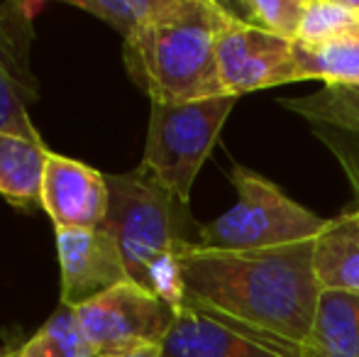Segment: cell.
Returning a JSON list of instances; mask_svg holds the SVG:
<instances>
[{
    "mask_svg": "<svg viewBox=\"0 0 359 357\" xmlns=\"http://www.w3.org/2000/svg\"><path fill=\"white\" fill-rule=\"evenodd\" d=\"M316 240L250 252L179 245L186 309L242 328L298 353L311 333L320 286L313 269Z\"/></svg>",
    "mask_w": 359,
    "mask_h": 357,
    "instance_id": "1",
    "label": "cell"
},
{
    "mask_svg": "<svg viewBox=\"0 0 359 357\" xmlns=\"http://www.w3.org/2000/svg\"><path fill=\"white\" fill-rule=\"evenodd\" d=\"M232 10L213 0H171L151 22L123 39L130 79L151 103H191L222 95L217 39Z\"/></svg>",
    "mask_w": 359,
    "mask_h": 357,
    "instance_id": "2",
    "label": "cell"
},
{
    "mask_svg": "<svg viewBox=\"0 0 359 357\" xmlns=\"http://www.w3.org/2000/svg\"><path fill=\"white\" fill-rule=\"evenodd\" d=\"M108 181V215L100 228L118 243L130 281L159 296L181 314L186 309V281L179 262L181 210L174 198L142 169L125 174H105Z\"/></svg>",
    "mask_w": 359,
    "mask_h": 357,
    "instance_id": "3",
    "label": "cell"
},
{
    "mask_svg": "<svg viewBox=\"0 0 359 357\" xmlns=\"http://www.w3.org/2000/svg\"><path fill=\"white\" fill-rule=\"evenodd\" d=\"M235 203L198 228L196 245L225 252H250L316 240L330 218L313 213L259 172L235 164L230 169Z\"/></svg>",
    "mask_w": 359,
    "mask_h": 357,
    "instance_id": "4",
    "label": "cell"
},
{
    "mask_svg": "<svg viewBox=\"0 0 359 357\" xmlns=\"http://www.w3.org/2000/svg\"><path fill=\"white\" fill-rule=\"evenodd\" d=\"M237 100L235 95H217L191 103H149V128L140 169L179 203L189 206L196 177L215 149Z\"/></svg>",
    "mask_w": 359,
    "mask_h": 357,
    "instance_id": "5",
    "label": "cell"
},
{
    "mask_svg": "<svg viewBox=\"0 0 359 357\" xmlns=\"http://www.w3.org/2000/svg\"><path fill=\"white\" fill-rule=\"evenodd\" d=\"M74 311L98 357L161 348L176 318L171 306L135 281H123Z\"/></svg>",
    "mask_w": 359,
    "mask_h": 357,
    "instance_id": "6",
    "label": "cell"
},
{
    "mask_svg": "<svg viewBox=\"0 0 359 357\" xmlns=\"http://www.w3.org/2000/svg\"><path fill=\"white\" fill-rule=\"evenodd\" d=\"M215 59L222 95L242 98L252 90L301 81L296 42L245 22L235 13L217 39Z\"/></svg>",
    "mask_w": 359,
    "mask_h": 357,
    "instance_id": "7",
    "label": "cell"
},
{
    "mask_svg": "<svg viewBox=\"0 0 359 357\" xmlns=\"http://www.w3.org/2000/svg\"><path fill=\"white\" fill-rule=\"evenodd\" d=\"M32 39V8L0 3V135L42 140L27 113L37 100V79L29 67Z\"/></svg>",
    "mask_w": 359,
    "mask_h": 357,
    "instance_id": "8",
    "label": "cell"
},
{
    "mask_svg": "<svg viewBox=\"0 0 359 357\" xmlns=\"http://www.w3.org/2000/svg\"><path fill=\"white\" fill-rule=\"evenodd\" d=\"M57 252L62 267V301L79 306L113 286L130 281L118 243L103 228H59Z\"/></svg>",
    "mask_w": 359,
    "mask_h": 357,
    "instance_id": "9",
    "label": "cell"
},
{
    "mask_svg": "<svg viewBox=\"0 0 359 357\" xmlns=\"http://www.w3.org/2000/svg\"><path fill=\"white\" fill-rule=\"evenodd\" d=\"M108 181L105 174L49 152L42 184V208L59 228H100L108 215Z\"/></svg>",
    "mask_w": 359,
    "mask_h": 357,
    "instance_id": "10",
    "label": "cell"
},
{
    "mask_svg": "<svg viewBox=\"0 0 359 357\" xmlns=\"http://www.w3.org/2000/svg\"><path fill=\"white\" fill-rule=\"evenodd\" d=\"M161 357H298V353L201 311L184 309L161 345Z\"/></svg>",
    "mask_w": 359,
    "mask_h": 357,
    "instance_id": "11",
    "label": "cell"
},
{
    "mask_svg": "<svg viewBox=\"0 0 359 357\" xmlns=\"http://www.w3.org/2000/svg\"><path fill=\"white\" fill-rule=\"evenodd\" d=\"M313 269L320 291L359 296V203L330 218L316 238Z\"/></svg>",
    "mask_w": 359,
    "mask_h": 357,
    "instance_id": "12",
    "label": "cell"
},
{
    "mask_svg": "<svg viewBox=\"0 0 359 357\" xmlns=\"http://www.w3.org/2000/svg\"><path fill=\"white\" fill-rule=\"evenodd\" d=\"M298 357H359V296L323 291Z\"/></svg>",
    "mask_w": 359,
    "mask_h": 357,
    "instance_id": "13",
    "label": "cell"
},
{
    "mask_svg": "<svg viewBox=\"0 0 359 357\" xmlns=\"http://www.w3.org/2000/svg\"><path fill=\"white\" fill-rule=\"evenodd\" d=\"M47 159L42 140L0 135V196L15 208H42Z\"/></svg>",
    "mask_w": 359,
    "mask_h": 357,
    "instance_id": "14",
    "label": "cell"
},
{
    "mask_svg": "<svg viewBox=\"0 0 359 357\" xmlns=\"http://www.w3.org/2000/svg\"><path fill=\"white\" fill-rule=\"evenodd\" d=\"M296 62L301 81L359 86V29L320 44L296 42Z\"/></svg>",
    "mask_w": 359,
    "mask_h": 357,
    "instance_id": "15",
    "label": "cell"
},
{
    "mask_svg": "<svg viewBox=\"0 0 359 357\" xmlns=\"http://www.w3.org/2000/svg\"><path fill=\"white\" fill-rule=\"evenodd\" d=\"M20 357H98L86 340L72 306L59 304L47 323L29 340L18 345Z\"/></svg>",
    "mask_w": 359,
    "mask_h": 357,
    "instance_id": "16",
    "label": "cell"
},
{
    "mask_svg": "<svg viewBox=\"0 0 359 357\" xmlns=\"http://www.w3.org/2000/svg\"><path fill=\"white\" fill-rule=\"evenodd\" d=\"M284 105L311 123L359 135V90L355 86H325L313 95L284 100Z\"/></svg>",
    "mask_w": 359,
    "mask_h": 357,
    "instance_id": "17",
    "label": "cell"
},
{
    "mask_svg": "<svg viewBox=\"0 0 359 357\" xmlns=\"http://www.w3.org/2000/svg\"><path fill=\"white\" fill-rule=\"evenodd\" d=\"M359 29L357 0H306L298 44H320Z\"/></svg>",
    "mask_w": 359,
    "mask_h": 357,
    "instance_id": "18",
    "label": "cell"
},
{
    "mask_svg": "<svg viewBox=\"0 0 359 357\" xmlns=\"http://www.w3.org/2000/svg\"><path fill=\"white\" fill-rule=\"evenodd\" d=\"M169 3L171 0H72L74 8L103 20L105 25L118 29L123 39L164 13Z\"/></svg>",
    "mask_w": 359,
    "mask_h": 357,
    "instance_id": "19",
    "label": "cell"
},
{
    "mask_svg": "<svg viewBox=\"0 0 359 357\" xmlns=\"http://www.w3.org/2000/svg\"><path fill=\"white\" fill-rule=\"evenodd\" d=\"M240 8L245 13L242 15L245 22L257 25V27L266 29V32L296 42L303 10H306V0H245Z\"/></svg>",
    "mask_w": 359,
    "mask_h": 357,
    "instance_id": "20",
    "label": "cell"
},
{
    "mask_svg": "<svg viewBox=\"0 0 359 357\" xmlns=\"http://www.w3.org/2000/svg\"><path fill=\"white\" fill-rule=\"evenodd\" d=\"M120 357H161V348L140 350V353H133V355H120Z\"/></svg>",
    "mask_w": 359,
    "mask_h": 357,
    "instance_id": "21",
    "label": "cell"
},
{
    "mask_svg": "<svg viewBox=\"0 0 359 357\" xmlns=\"http://www.w3.org/2000/svg\"><path fill=\"white\" fill-rule=\"evenodd\" d=\"M345 167H347V174H350L352 184L359 186V164H357V162H355V164H350V162L345 159Z\"/></svg>",
    "mask_w": 359,
    "mask_h": 357,
    "instance_id": "22",
    "label": "cell"
},
{
    "mask_svg": "<svg viewBox=\"0 0 359 357\" xmlns=\"http://www.w3.org/2000/svg\"><path fill=\"white\" fill-rule=\"evenodd\" d=\"M8 357H20L18 355V345H13V348H10V355Z\"/></svg>",
    "mask_w": 359,
    "mask_h": 357,
    "instance_id": "23",
    "label": "cell"
},
{
    "mask_svg": "<svg viewBox=\"0 0 359 357\" xmlns=\"http://www.w3.org/2000/svg\"><path fill=\"white\" fill-rule=\"evenodd\" d=\"M10 355V348H0V357H8Z\"/></svg>",
    "mask_w": 359,
    "mask_h": 357,
    "instance_id": "24",
    "label": "cell"
},
{
    "mask_svg": "<svg viewBox=\"0 0 359 357\" xmlns=\"http://www.w3.org/2000/svg\"><path fill=\"white\" fill-rule=\"evenodd\" d=\"M355 194H357V196H359V186H355Z\"/></svg>",
    "mask_w": 359,
    "mask_h": 357,
    "instance_id": "25",
    "label": "cell"
},
{
    "mask_svg": "<svg viewBox=\"0 0 359 357\" xmlns=\"http://www.w3.org/2000/svg\"><path fill=\"white\" fill-rule=\"evenodd\" d=\"M357 8H359V0H357Z\"/></svg>",
    "mask_w": 359,
    "mask_h": 357,
    "instance_id": "26",
    "label": "cell"
}]
</instances>
